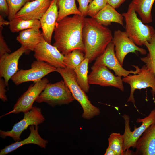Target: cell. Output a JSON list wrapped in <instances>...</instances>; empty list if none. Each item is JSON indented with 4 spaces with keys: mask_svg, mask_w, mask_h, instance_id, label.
Returning <instances> with one entry per match:
<instances>
[{
    "mask_svg": "<svg viewBox=\"0 0 155 155\" xmlns=\"http://www.w3.org/2000/svg\"><path fill=\"white\" fill-rule=\"evenodd\" d=\"M107 3V0H93L88 5V15L91 18H93Z\"/></svg>",
    "mask_w": 155,
    "mask_h": 155,
    "instance_id": "cell-30",
    "label": "cell"
},
{
    "mask_svg": "<svg viewBox=\"0 0 155 155\" xmlns=\"http://www.w3.org/2000/svg\"><path fill=\"white\" fill-rule=\"evenodd\" d=\"M58 8L57 0H52L48 9L39 20L44 38L50 44L57 22Z\"/></svg>",
    "mask_w": 155,
    "mask_h": 155,
    "instance_id": "cell-17",
    "label": "cell"
},
{
    "mask_svg": "<svg viewBox=\"0 0 155 155\" xmlns=\"http://www.w3.org/2000/svg\"><path fill=\"white\" fill-rule=\"evenodd\" d=\"M115 45L116 57L120 63L123 66L126 56L130 53L139 51L142 55L147 53L144 48L136 44L129 37L126 32L120 30H115L112 40Z\"/></svg>",
    "mask_w": 155,
    "mask_h": 155,
    "instance_id": "cell-12",
    "label": "cell"
},
{
    "mask_svg": "<svg viewBox=\"0 0 155 155\" xmlns=\"http://www.w3.org/2000/svg\"></svg>",
    "mask_w": 155,
    "mask_h": 155,
    "instance_id": "cell-39",
    "label": "cell"
},
{
    "mask_svg": "<svg viewBox=\"0 0 155 155\" xmlns=\"http://www.w3.org/2000/svg\"><path fill=\"white\" fill-rule=\"evenodd\" d=\"M125 22V31L129 37L137 46L144 45L150 42L155 34L153 27L145 24L137 16L133 7L130 3L127 11L122 14Z\"/></svg>",
    "mask_w": 155,
    "mask_h": 155,
    "instance_id": "cell-4",
    "label": "cell"
},
{
    "mask_svg": "<svg viewBox=\"0 0 155 155\" xmlns=\"http://www.w3.org/2000/svg\"><path fill=\"white\" fill-rule=\"evenodd\" d=\"M9 24V21L5 20L2 15H0V26L3 25H8Z\"/></svg>",
    "mask_w": 155,
    "mask_h": 155,
    "instance_id": "cell-36",
    "label": "cell"
},
{
    "mask_svg": "<svg viewBox=\"0 0 155 155\" xmlns=\"http://www.w3.org/2000/svg\"><path fill=\"white\" fill-rule=\"evenodd\" d=\"M9 28L12 32H17L32 28H41L39 20L33 19L26 20L14 18L9 21Z\"/></svg>",
    "mask_w": 155,
    "mask_h": 155,
    "instance_id": "cell-25",
    "label": "cell"
},
{
    "mask_svg": "<svg viewBox=\"0 0 155 155\" xmlns=\"http://www.w3.org/2000/svg\"><path fill=\"white\" fill-rule=\"evenodd\" d=\"M52 0H34L27 2L15 18L26 20H40L49 7Z\"/></svg>",
    "mask_w": 155,
    "mask_h": 155,
    "instance_id": "cell-16",
    "label": "cell"
},
{
    "mask_svg": "<svg viewBox=\"0 0 155 155\" xmlns=\"http://www.w3.org/2000/svg\"><path fill=\"white\" fill-rule=\"evenodd\" d=\"M123 16L117 11L115 9L107 3L106 6L93 18L98 22L108 26L114 22L118 23L124 27Z\"/></svg>",
    "mask_w": 155,
    "mask_h": 155,
    "instance_id": "cell-21",
    "label": "cell"
},
{
    "mask_svg": "<svg viewBox=\"0 0 155 155\" xmlns=\"http://www.w3.org/2000/svg\"><path fill=\"white\" fill-rule=\"evenodd\" d=\"M34 0H31V1H34Z\"/></svg>",
    "mask_w": 155,
    "mask_h": 155,
    "instance_id": "cell-38",
    "label": "cell"
},
{
    "mask_svg": "<svg viewBox=\"0 0 155 155\" xmlns=\"http://www.w3.org/2000/svg\"><path fill=\"white\" fill-rule=\"evenodd\" d=\"M85 18L82 15H74L56 22L53 45L63 55L77 49L84 52L83 29Z\"/></svg>",
    "mask_w": 155,
    "mask_h": 155,
    "instance_id": "cell-1",
    "label": "cell"
},
{
    "mask_svg": "<svg viewBox=\"0 0 155 155\" xmlns=\"http://www.w3.org/2000/svg\"><path fill=\"white\" fill-rule=\"evenodd\" d=\"M57 5L59 9L57 22L70 15H82L77 7L75 0H57Z\"/></svg>",
    "mask_w": 155,
    "mask_h": 155,
    "instance_id": "cell-23",
    "label": "cell"
},
{
    "mask_svg": "<svg viewBox=\"0 0 155 155\" xmlns=\"http://www.w3.org/2000/svg\"><path fill=\"white\" fill-rule=\"evenodd\" d=\"M134 154L155 155V122L150 126L137 141Z\"/></svg>",
    "mask_w": 155,
    "mask_h": 155,
    "instance_id": "cell-18",
    "label": "cell"
},
{
    "mask_svg": "<svg viewBox=\"0 0 155 155\" xmlns=\"http://www.w3.org/2000/svg\"><path fill=\"white\" fill-rule=\"evenodd\" d=\"M79 4L78 9L84 16L88 15V9L89 3L93 0H76Z\"/></svg>",
    "mask_w": 155,
    "mask_h": 155,
    "instance_id": "cell-32",
    "label": "cell"
},
{
    "mask_svg": "<svg viewBox=\"0 0 155 155\" xmlns=\"http://www.w3.org/2000/svg\"><path fill=\"white\" fill-rule=\"evenodd\" d=\"M144 45L147 48L148 53L146 56L141 58V60L148 68L152 70L155 77V34L151 40L146 41Z\"/></svg>",
    "mask_w": 155,
    "mask_h": 155,
    "instance_id": "cell-27",
    "label": "cell"
},
{
    "mask_svg": "<svg viewBox=\"0 0 155 155\" xmlns=\"http://www.w3.org/2000/svg\"><path fill=\"white\" fill-rule=\"evenodd\" d=\"M83 51L75 49L64 55V61L66 67L74 70L85 59Z\"/></svg>",
    "mask_w": 155,
    "mask_h": 155,
    "instance_id": "cell-26",
    "label": "cell"
},
{
    "mask_svg": "<svg viewBox=\"0 0 155 155\" xmlns=\"http://www.w3.org/2000/svg\"><path fill=\"white\" fill-rule=\"evenodd\" d=\"M45 120L41 109L36 106H33L28 112L24 113L23 119L15 124L11 130L5 131L0 130V136L2 138L7 137L12 138L16 142L21 140L20 136L22 133L30 125H38L43 123Z\"/></svg>",
    "mask_w": 155,
    "mask_h": 155,
    "instance_id": "cell-8",
    "label": "cell"
},
{
    "mask_svg": "<svg viewBox=\"0 0 155 155\" xmlns=\"http://www.w3.org/2000/svg\"><path fill=\"white\" fill-rule=\"evenodd\" d=\"M5 80L2 78H0V98L3 102L8 100L6 94V90L5 89L6 87Z\"/></svg>",
    "mask_w": 155,
    "mask_h": 155,
    "instance_id": "cell-33",
    "label": "cell"
},
{
    "mask_svg": "<svg viewBox=\"0 0 155 155\" xmlns=\"http://www.w3.org/2000/svg\"><path fill=\"white\" fill-rule=\"evenodd\" d=\"M27 52V47L21 46L13 53H6L0 57V77L3 78L6 86H8L9 80L18 71V63L20 57Z\"/></svg>",
    "mask_w": 155,
    "mask_h": 155,
    "instance_id": "cell-15",
    "label": "cell"
},
{
    "mask_svg": "<svg viewBox=\"0 0 155 155\" xmlns=\"http://www.w3.org/2000/svg\"><path fill=\"white\" fill-rule=\"evenodd\" d=\"M123 81L130 86L131 91L127 102H131L135 107L134 93L136 89H141L150 87L153 97L155 96V77L151 69L148 68L145 65L140 68L136 74L129 75L124 77Z\"/></svg>",
    "mask_w": 155,
    "mask_h": 155,
    "instance_id": "cell-7",
    "label": "cell"
},
{
    "mask_svg": "<svg viewBox=\"0 0 155 155\" xmlns=\"http://www.w3.org/2000/svg\"><path fill=\"white\" fill-rule=\"evenodd\" d=\"M89 63V59L85 58L82 63L74 70L79 85L85 92H88L90 89L88 75Z\"/></svg>",
    "mask_w": 155,
    "mask_h": 155,
    "instance_id": "cell-24",
    "label": "cell"
},
{
    "mask_svg": "<svg viewBox=\"0 0 155 155\" xmlns=\"http://www.w3.org/2000/svg\"><path fill=\"white\" fill-rule=\"evenodd\" d=\"M57 69L47 63L36 60L32 63L30 69L18 71L11 79L17 85L28 82H35L40 81L49 73L56 71Z\"/></svg>",
    "mask_w": 155,
    "mask_h": 155,
    "instance_id": "cell-9",
    "label": "cell"
},
{
    "mask_svg": "<svg viewBox=\"0 0 155 155\" xmlns=\"http://www.w3.org/2000/svg\"><path fill=\"white\" fill-rule=\"evenodd\" d=\"M123 140V135L120 133H112L108 138V147L114 151L117 155H124Z\"/></svg>",
    "mask_w": 155,
    "mask_h": 155,
    "instance_id": "cell-28",
    "label": "cell"
},
{
    "mask_svg": "<svg viewBox=\"0 0 155 155\" xmlns=\"http://www.w3.org/2000/svg\"><path fill=\"white\" fill-rule=\"evenodd\" d=\"M9 9L8 19L10 21L15 18L16 13L28 2L31 0H7Z\"/></svg>",
    "mask_w": 155,
    "mask_h": 155,
    "instance_id": "cell-29",
    "label": "cell"
},
{
    "mask_svg": "<svg viewBox=\"0 0 155 155\" xmlns=\"http://www.w3.org/2000/svg\"><path fill=\"white\" fill-rule=\"evenodd\" d=\"M92 71L88 75L89 84L104 86H113L121 91L124 90L121 77L114 75L108 68L104 65H92Z\"/></svg>",
    "mask_w": 155,
    "mask_h": 155,
    "instance_id": "cell-11",
    "label": "cell"
},
{
    "mask_svg": "<svg viewBox=\"0 0 155 155\" xmlns=\"http://www.w3.org/2000/svg\"><path fill=\"white\" fill-rule=\"evenodd\" d=\"M75 100L64 81L54 83H48L36 102H45L52 107L68 104Z\"/></svg>",
    "mask_w": 155,
    "mask_h": 155,
    "instance_id": "cell-5",
    "label": "cell"
},
{
    "mask_svg": "<svg viewBox=\"0 0 155 155\" xmlns=\"http://www.w3.org/2000/svg\"><path fill=\"white\" fill-rule=\"evenodd\" d=\"M38 125H31L29 127L30 131L29 136L25 139L19 141L5 146L0 150V155H6L15 150L20 146L28 144H36L42 148H45L48 143L47 140L43 139L39 135Z\"/></svg>",
    "mask_w": 155,
    "mask_h": 155,
    "instance_id": "cell-19",
    "label": "cell"
},
{
    "mask_svg": "<svg viewBox=\"0 0 155 155\" xmlns=\"http://www.w3.org/2000/svg\"><path fill=\"white\" fill-rule=\"evenodd\" d=\"M43 38L42 32L39 29L32 28L20 31L16 40L21 46L27 47V54L31 51H34Z\"/></svg>",
    "mask_w": 155,
    "mask_h": 155,
    "instance_id": "cell-20",
    "label": "cell"
},
{
    "mask_svg": "<svg viewBox=\"0 0 155 155\" xmlns=\"http://www.w3.org/2000/svg\"><path fill=\"white\" fill-rule=\"evenodd\" d=\"M49 80L43 78L40 81L31 84L27 90L18 99L12 110L0 116L2 117L11 113L18 114L20 112H27L30 110L37 98L43 91Z\"/></svg>",
    "mask_w": 155,
    "mask_h": 155,
    "instance_id": "cell-10",
    "label": "cell"
},
{
    "mask_svg": "<svg viewBox=\"0 0 155 155\" xmlns=\"http://www.w3.org/2000/svg\"><path fill=\"white\" fill-rule=\"evenodd\" d=\"M56 71L62 77L75 100L78 101L81 106L83 111L82 117L90 119L98 115L100 113L99 109L91 103L85 92L79 85L74 70L66 67L58 68Z\"/></svg>",
    "mask_w": 155,
    "mask_h": 155,
    "instance_id": "cell-3",
    "label": "cell"
},
{
    "mask_svg": "<svg viewBox=\"0 0 155 155\" xmlns=\"http://www.w3.org/2000/svg\"><path fill=\"white\" fill-rule=\"evenodd\" d=\"M0 11L4 15H9V9L7 0H0Z\"/></svg>",
    "mask_w": 155,
    "mask_h": 155,
    "instance_id": "cell-34",
    "label": "cell"
},
{
    "mask_svg": "<svg viewBox=\"0 0 155 155\" xmlns=\"http://www.w3.org/2000/svg\"><path fill=\"white\" fill-rule=\"evenodd\" d=\"M104 155H117L116 153L113 150L108 147L106 149Z\"/></svg>",
    "mask_w": 155,
    "mask_h": 155,
    "instance_id": "cell-37",
    "label": "cell"
},
{
    "mask_svg": "<svg viewBox=\"0 0 155 155\" xmlns=\"http://www.w3.org/2000/svg\"><path fill=\"white\" fill-rule=\"evenodd\" d=\"M122 117L125 121V126L123 136V150L124 153L129 154L131 152L129 148H134L138 140L146 129L151 125L155 122V109L152 110L149 114L143 118H139L136 120L137 123L141 122L139 127L135 128L132 131L130 126V117L126 114Z\"/></svg>",
    "mask_w": 155,
    "mask_h": 155,
    "instance_id": "cell-6",
    "label": "cell"
},
{
    "mask_svg": "<svg viewBox=\"0 0 155 155\" xmlns=\"http://www.w3.org/2000/svg\"><path fill=\"white\" fill-rule=\"evenodd\" d=\"M115 45L111 41L107 46L103 53L98 57L93 65H104L113 70L116 76L125 77L130 73L136 74L140 68L137 66L133 65L135 70L128 71L124 69L117 59L115 52Z\"/></svg>",
    "mask_w": 155,
    "mask_h": 155,
    "instance_id": "cell-13",
    "label": "cell"
},
{
    "mask_svg": "<svg viewBox=\"0 0 155 155\" xmlns=\"http://www.w3.org/2000/svg\"><path fill=\"white\" fill-rule=\"evenodd\" d=\"M155 0H132L130 3L144 24L152 21L151 12Z\"/></svg>",
    "mask_w": 155,
    "mask_h": 155,
    "instance_id": "cell-22",
    "label": "cell"
},
{
    "mask_svg": "<svg viewBox=\"0 0 155 155\" xmlns=\"http://www.w3.org/2000/svg\"><path fill=\"white\" fill-rule=\"evenodd\" d=\"M126 0H107V3L115 9L117 8Z\"/></svg>",
    "mask_w": 155,
    "mask_h": 155,
    "instance_id": "cell-35",
    "label": "cell"
},
{
    "mask_svg": "<svg viewBox=\"0 0 155 155\" xmlns=\"http://www.w3.org/2000/svg\"><path fill=\"white\" fill-rule=\"evenodd\" d=\"M3 28L2 26H0V57L6 53H9L11 52L3 36Z\"/></svg>",
    "mask_w": 155,
    "mask_h": 155,
    "instance_id": "cell-31",
    "label": "cell"
},
{
    "mask_svg": "<svg viewBox=\"0 0 155 155\" xmlns=\"http://www.w3.org/2000/svg\"><path fill=\"white\" fill-rule=\"evenodd\" d=\"M36 60L47 63L56 67H66L63 55L54 45L47 42L43 38L34 50Z\"/></svg>",
    "mask_w": 155,
    "mask_h": 155,
    "instance_id": "cell-14",
    "label": "cell"
},
{
    "mask_svg": "<svg viewBox=\"0 0 155 155\" xmlns=\"http://www.w3.org/2000/svg\"><path fill=\"white\" fill-rule=\"evenodd\" d=\"M113 36L111 30L93 18H85L83 29L85 58L89 63L102 54Z\"/></svg>",
    "mask_w": 155,
    "mask_h": 155,
    "instance_id": "cell-2",
    "label": "cell"
}]
</instances>
